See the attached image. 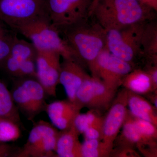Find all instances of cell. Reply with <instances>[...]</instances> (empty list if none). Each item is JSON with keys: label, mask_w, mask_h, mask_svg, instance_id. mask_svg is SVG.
<instances>
[{"label": "cell", "mask_w": 157, "mask_h": 157, "mask_svg": "<svg viewBox=\"0 0 157 157\" xmlns=\"http://www.w3.org/2000/svg\"><path fill=\"white\" fill-rule=\"evenodd\" d=\"M134 119L135 124L145 142L156 140L157 126L148 121L135 116H134Z\"/></svg>", "instance_id": "27"}, {"label": "cell", "mask_w": 157, "mask_h": 157, "mask_svg": "<svg viewBox=\"0 0 157 157\" xmlns=\"http://www.w3.org/2000/svg\"><path fill=\"white\" fill-rule=\"evenodd\" d=\"M18 78L29 93L37 116L45 111L48 104L45 101L46 92L37 78L34 77Z\"/></svg>", "instance_id": "19"}, {"label": "cell", "mask_w": 157, "mask_h": 157, "mask_svg": "<svg viewBox=\"0 0 157 157\" xmlns=\"http://www.w3.org/2000/svg\"><path fill=\"white\" fill-rule=\"evenodd\" d=\"M147 22L106 31L105 48L114 56L133 64L137 57L144 56L141 39Z\"/></svg>", "instance_id": "4"}, {"label": "cell", "mask_w": 157, "mask_h": 157, "mask_svg": "<svg viewBox=\"0 0 157 157\" xmlns=\"http://www.w3.org/2000/svg\"><path fill=\"white\" fill-rule=\"evenodd\" d=\"M21 128L13 121L0 118V142L16 141L21 136Z\"/></svg>", "instance_id": "25"}, {"label": "cell", "mask_w": 157, "mask_h": 157, "mask_svg": "<svg viewBox=\"0 0 157 157\" xmlns=\"http://www.w3.org/2000/svg\"><path fill=\"white\" fill-rule=\"evenodd\" d=\"M59 132L52 124L43 120L34 124L18 157H56Z\"/></svg>", "instance_id": "6"}, {"label": "cell", "mask_w": 157, "mask_h": 157, "mask_svg": "<svg viewBox=\"0 0 157 157\" xmlns=\"http://www.w3.org/2000/svg\"><path fill=\"white\" fill-rule=\"evenodd\" d=\"M16 32L31 40L38 51H51L63 59L76 61L75 55L48 16L40 17L20 27Z\"/></svg>", "instance_id": "3"}, {"label": "cell", "mask_w": 157, "mask_h": 157, "mask_svg": "<svg viewBox=\"0 0 157 157\" xmlns=\"http://www.w3.org/2000/svg\"><path fill=\"white\" fill-rule=\"evenodd\" d=\"M0 118H2V117H0Z\"/></svg>", "instance_id": "32"}, {"label": "cell", "mask_w": 157, "mask_h": 157, "mask_svg": "<svg viewBox=\"0 0 157 157\" xmlns=\"http://www.w3.org/2000/svg\"><path fill=\"white\" fill-rule=\"evenodd\" d=\"M38 51V50H37ZM60 55L51 51H38L36 67V78L46 94L56 96L61 70Z\"/></svg>", "instance_id": "10"}, {"label": "cell", "mask_w": 157, "mask_h": 157, "mask_svg": "<svg viewBox=\"0 0 157 157\" xmlns=\"http://www.w3.org/2000/svg\"><path fill=\"white\" fill-rule=\"evenodd\" d=\"M155 12L136 0H93L90 17L107 31L153 20Z\"/></svg>", "instance_id": "1"}, {"label": "cell", "mask_w": 157, "mask_h": 157, "mask_svg": "<svg viewBox=\"0 0 157 157\" xmlns=\"http://www.w3.org/2000/svg\"><path fill=\"white\" fill-rule=\"evenodd\" d=\"M0 117L8 119L22 127L19 111L14 104L11 91L0 79Z\"/></svg>", "instance_id": "20"}, {"label": "cell", "mask_w": 157, "mask_h": 157, "mask_svg": "<svg viewBox=\"0 0 157 157\" xmlns=\"http://www.w3.org/2000/svg\"><path fill=\"white\" fill-rule=\"evenodd\" d=\"M133 69V64L114 56L105 48L97 58L95 77L117 90L123 78Z\"/></svg>", "instance_id": "9"}, {"label": "cell", "mask_w": 157, "mask_h": 157, "mask_svg": "<svg viewBox=\"0 0 157 157\" xmlns=\"http://www.w3.org/2000/svg\"><path fill=\"white\" fill-rule=\"evenodd\" d=\"M80 135L73 124L69 128L59 132L55 150L56 156L82 157Z\"/></svg>", "instance_id": "14"}, {"label": "cell", "mask_w": 157, "mask_h": 157, "mask_svg": "<svg viewBox=\"0 0 157 157\" xmlns=\"http://www.w3.org/2000/svg\"><path fill=\"white\" fill-rule=\"evenodd\" d=\"M21 150V147L8 142H0V157H18Z\"/></svg>", "instance_id": "28"}, {"label": "cell", "mask_w": 157, "mask_h": 157, "mask_svg": "<svg viewBox=\"0 0 157 157\" xmlns=\"http://www.w3.org/2000/svg\"><path fill=\"white\" fill-rule=\"evenodd\" d=\"M38 51L32 42L17 38L14 42L9 56L18 64L20 67L23 62L37 58Z\"/></svg>", "instance_id": "21"}, {"label": "cell", "mask_w": 157, "mask_h": 157, "mask_svg": "<svg viewBox=\"0 0 157 157\" xmlns=\"http://www.w3.org/2000/svg\"><path fill=\"white\" fill-rule=\"evenodd\" d=\"M141 46L144 56L150 64H157V25L155 19L149 21L144 26Z\"/></svg>", "instance_id": "18"}, {"label": "cell", "mask_w": 157, "mask_h": 157, "mask_svg": "<svg viewBox=\"0 0 157 157\" xmlns=\"http://www.w3.org/2000/svg\"><path fill=\"white\" fill-rule=\"evenodd\" d=\"M128 107L130 113L135 117L148 121L157 126V109L140 95L128 90Z\"/></svg>", "instance_id": "16"}, {"label": "cell", "mask_w": 157, "mask_h": 157, "mask_svg": "<svg viewBox=\"0 0 157 157\" xmlns=\"http://www.w3.org/2000/svg\"><path fill=\"white\" fill-rule=\"evenodd\" d=\"M90 76L84 67L76 61L63 59L61 63L59 83L63 86L68 100L76 103L77 91Z\"/></svg>", "instance_id": "12"}, {"label": "cell", "mask_w": 157, "mask_h": 157, "mask_svg": "<svg viewBox=\"0 0 157 157\" xmlns=\"http://www.w3.org/2000/svg\"><path fill=\"white\" fill-rule=\"evenodd\" d=\"M118 156L120 157H137L138 154L133 150L132 148L128 147L127 148H123L122 151H120L118 152Z\"/></svg>", "instance_id": "30"}, {"label": "cell", "mask_w": 157, "mask_h": 157, "mask_svg": "<svg viewBox=\"0 0 157 157\" xmlns=\"http://www.w3.org/2000/svg\"><path fill=\"white\" fill-rule=\"evenodd\" d=\"M48 16L46 0H0V20L11 29Z\"/></svg>", "instance_id": "5"}, {"label": "cell", "mask_w": 157, "mask_h": 157, "mask_svg": "<svg viewBox=\"0 0 157 157\" xmlns=\"http://www.w3.org/2000/svg\"><path fill=\"white\" fill-rule=\"evenodd\" d=\"M13 79V83L10 91L14 103L18 111L21 112L28 120L33 122L37 116L29 93L19 78Z\"/></svg>", "instance_id": "17"}, {"label": "cell", "mask_w": 157, "mask_h": 157, "mask_svg": "<svg viewBox=\"0 0 157 157\" xmlns=\"http://www.w3.org/2000/svg\"><path fill=\"white\" fill-rule=\"evenodd\" d=\"M112 151L102 140L85 139L82 143V157H109Z\"/></svg>", "instance_id": "24"}, {"label": "cell", "mask_w": 157, "mask_h": 157, "mask_svg": "<svg viewBox=\"0 0 157 157\" xmlns=\"http://www.w3.org/2000/svg\"><path fill=\"white\" fill-rule=\"evenodd\" d=\"M59 31L73 50L76 62L87 67L91 76L95 77L97 58L106 47V31L94 20L90 21V17Z\"/></svg>", "instance_id": "2"}, {"label": "cell", "mask_w": 157, "mask_h": 157, "mask_svg": "<svg viewBox=\"0 0 157 157\" xmlns=\"http://www.w3.org/2000/svg\"><path fill=\"white\" fill-rule=\"evenodd\" d=\"M155 11H157V0H136Z\"/></svg>", "instance_id": "31"}, {"label": "cell", "mask_w": 157, "mask_h": 157, "mask_svg": "<svg viewBox=\"0 0 157 157\" xmlns=\"http://www.w3.org/2000/svg\"><path fill=\"white\" fill-rule=\"evenodd\" d=\"M17 33L0 20V68L9 57Z\"/></svg>", "instance_id": "22"}, {"label": "cell", "mask_w": 157, "mask_h": 157, "mask_svg": "<svg viewBox=\"0 0 157 157\" xmlns=\"http://www.w3.org/2000/svg\"><path fill=\"white\" fill-rule=\"evenodd\" d=\"M148 73L155 89L157 88V64H151L147 66V70H145Z\"/></svg>", "instance_id": "29"}, {"label": "cell", "mask_w": 157, "mask_h": 157, "mask_svg": "<svg viewBox=\"0 0 157 157\" xmlns=\"http://www.w3.org/2000/svg\"><path fill=\"white\" fill-rule=\"evenodd\" d=\"M82 108L79 104L67 99L53 101L47 104L45 111L54 126L63 131L72 126Z\"/></svg>", "instance_id": "13"}, {"label": "cell", "mask_w": 157, "mask_h": 157, "mask_svg": "<svg viewBox=\"0 0 157 157\" xmlns=\"http://www.w3.org/2000/svg\"><path fill=\"white\" fill-rule=\"evenodd\" d=\"M93 0H46L48 17L58 30L90 17Z\"/></svg>", "instance_id": "7"}, {"label": "cell", "mask_w": 157, "mask_h": 157, "mask_svg": "<svg viewBox=\"0 0 157 157\" xmlns=\"http://www.w3.org/2000/svg\"><path fill=\"white\" fill-rule=\"evenodd\" d=\"M122 136L127 142L131 144H138L145 142L138 131L134 121V116L128 110L122 127Z\"/></svg>", "instance_id": "26"}, {"label": "cell", "mask_w": 157, "mask_h": 157, "mask_svg": "<svg viewBox=\"0 0 157 157\" xmlns=\"http://www.w3.org/2000/svg\"><path fill=\"white\" fill-rule=\"evenodd\" d=\"M121 86L137 94L145 95L155 90L151 78L145 70L133 69L124 77Z\"/></svg>", "instance_id": "15"}, {"label": "cell", "mask_w": 157, "mask_h": 157, "mask_svg": "<svg viewBox=\"0 0 157 157\" xmlns=\"http://www.w3.org/2000/svg\"><path fill=\"white\" fill-rule=\"evenodd\" d=\"M117 91L99 78L90 76L77 91L76 103L93 110H105L110 107Z\"/></svg>", "instance_id": "8"}, {"label": "cell", "mask_w": 157, "mask_h": 157, "mask_svg": "<svg viewBox=\"0 0 157 157\" xmlns=\"http://www.w3.org/2000/svg\"><path fill=\"white\" fill-rule=\"evenodd\" d=\"M128 90L124 89L117 94L104 117L102 141L111 150L122 127L128 113Z\"/></svg>", "instance_id": "11"}, {"label": "cell", "mask_w": 157, "mask_h": 157, "mask_svg": "<svg viewBox=\"0 0 157 157\" xmlns=\"http://www.w3.org/2000/svg\"><path fill=\"white\" fill-rule=\"evenodd\" d=\"M104 119V117L96 113L92 109L86 113H79L75 118L73 125L81 135L83 134L86 130L91 128L103 130Z\"/></svg>", "instance_id": "23"}]
</instances>
